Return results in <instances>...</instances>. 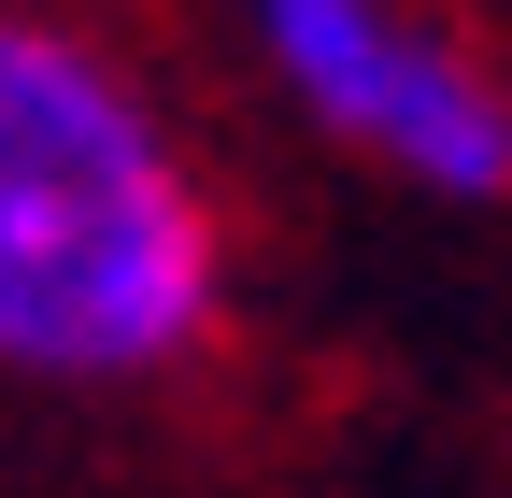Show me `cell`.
<instances>
[{
	"label": "cell",
	"instance_id": "cell-2",
	"mask_svg": "<svg viewBox=\"0 0 512 498\" xmlns=\"http://www.w3.org/2000/svg\"><path fill=\"white\" fill-rule=\"evenodd\" d=\"M256 100L342 171L441 214L512 200V57L456 0H228Z\"/></svg>",
	"mask_w": 512,
	"mask_h": 498
},
{
	"label": "cell",
	"instance_id": "cell-1",
	"mask_svg": "<svg viewBox=\"0 0 512 498\" xmlns=\"http://www.w3.org/2000/svg\"><path fill=\"white\" fill-rule=\"evenodd\" d=\"M242 328V200L100 0H0V385L171 399Z\"/></svg>",
	"mask_w": 512,
	"mask_h": 498
}]
</instances>
